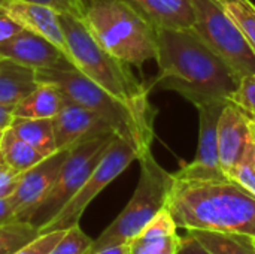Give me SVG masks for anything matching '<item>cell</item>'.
<instances>
[{
  "mask_svg": "<svg viewBox=\"0 0 255 254\" xmlns=\"http://www.w3.org/2000/svg\"><path fill=\"white\" fill-rule=\"evenodd\" d=\"M155 61L158 73L151 88L175 91L196 108L227 102L241 81L194 28H158Z\"/></svg>",
  "mask_w": 255,
  "mask_h": 254,
  "instance_id": "6da1fadb",
  "label": "cell"
},
{
  "mask_svg": "<svg viewBox=\"0 0 255 254\" xmlns=\"http://www.w3.org/2000/svg\"><path fill=\"white\" fill-rule=\"evenodd\" d=\"M166 208L178 229L242 234L255 238V196L230 178H175Z\"/></svg>",
  "mask_w": 255,
  "mask_h": 254,
  "instance_id": "7a4b0ae2",
  "label": "cell"
},
{
  "mask_svg": "<svg viewBox=\"0 0 255 254\" xmlns=\"http://www.w3.org/2000/svg\"><path fill=\"white\" fill-rule=\"evenodd\" d=\"M70 63L97 85L134 109L157 114L149 102L151 85L140 82L130 64L106 51L90 33L85 22L70 13H60Z\"/></svg>",
  "mask_w": 255,
  "mask_h": 254,
  "instance_id": "3957f363",
  "label": "cell"
},
{
  "mask_svg": "<svg viewBox=\"0 0 255 254\" xmlns=\"http://www.w3.org/2000/svg\"><path fill=\"white\" fill-rule=\"evenodd\" d=\"M37 82H49L60 88L64 96L78 102L102 117L114 132L133 141L142 151L151 150L154 139V120L157 114L134 109L126 102L97 85L72 63L58 67L36 70Z\"/></svg>",
  "mask_w": 255,
  "mask_h": 254,
  "instance_id": "277c9868",
  "label": "cell"
},
{
  "mask_svg": "<svg viewBox=\"0 0 255 254\" xmlns=\"http://www.w3.org/2000/svg\"><path fill=\"white\" fill-rule=\"evenodd\" d=\"M94 39L121 61L142 67L157 55V28L120 0H87L82 16Z\"/></svg>",
  "mask_w": 255,
  "mask_h": 254,
  "instance_id": "5b68a950",
  "label": "cell"
},
{
  "mask_svg": "<svg viewBox=\"0 0 255 254\" xmlns=\"http://www.w3.org/2000/svg\"><path fill=\"white\" fill-rule=\"evenodd\" d=\"M140 175L137 186L128 204L120 216L96 238L84 254L130 244L142 229L167 205L170 190L175 184V175L166 171L152 156L151 150L139 157Z\"/></svg>",
  "mask_w": 255,
  "mask_h": 254,
  "instance_id": "8992f818",
  "label": "cell"
},
{
  "mask_svg": "<svg viewBox=\"0 0 255 254\" xmlns=\"http://www.w3.org/2000/svg\"><path fill=\"white\" fill-rule=\"evenodd\" d=\"M115 136V133H108L72 147L60 169L54 187L36 208L28 223L37 229H42L46 223H49L84 186Z\"/></svg>",
  "mask_w": 255,
  "mask_h": 254,
  "instance_id": "52a82bcc",
  "label": "cell"
},
{
  "mask_svg": "<svg viewBox=\"0 0 255 254\" xmlns=\"http://www.w3.org/2000/svg\"><path fill=\"white\" fill-rule=\"evenodd\" d=\"M143 153L145 151H142L137 144L117 135L96 169L84 183V186L49 223L39 229V234L51 231H66L75 225H79V220L88 205L134 160H139Z\"/></svg>",
  "mask_w": 255,
  "mask_h": 254,
  "instance_id": "ba28073f",
  "label": "cell"
},
{
  "mask_svg": "<svg viewBox=\"0 0 255 254\" xmlns=\"http://www.w3.org/2000/svg\"><path fill=\"white\" fill-rule=\"evenodd\" d=\"M194 31L242 78L255 73V54L220 0H191Z\"/></svg>",
  "mask_w": 255,
  "mask_h": 254,
  "instance_id": "9c48e42d",
  "label": "cell"
},
{
  "mask_svg": "<svg viewBox=\"0 0 255 254\" xmlns=\"http://www.w3.org/2000/svg\"><path fill=\"white\" fill-rule=\"evenodd\" d=\"M229 102V100H227ZM227 102L199 106V145L194 159L173 174L179 180H224L229 178L220 163L217 129L221 111Z\"/></svg>",
  "mask_w": 255,
  "mask_h": 254,
  "instance_id": "30bf717a",
  "label": "cell"
},
{
  "mask_svg": "<svg viewBox=\"0 0 255 254\" xmlns=\"http://www.w3.org/2000/svg\"><path fill=\"white\" fill-rule=\"evenodd\" d=\"M67 154L69 150H58L21 174L16 190L9 198L15 208L18 222H30L36 208L54 187Z\"/></svg>",
  "mask_w": 255,
  "mask_h": 254,
  "instance_id": "8fae6325",
  "label": "cell"
},
{
  "mask_svg": "<svg viewBox=\"0 0 255 254\" xmlns=\"http://www.w3.org/2000/svg\"><path fill=\"white\" fill-rule=\"evenodd\" d=\"M52 124L58 150H70L91 138L115 133L102 117L67 96H64L60 111L52 118Z\"/></svg>",
  "mask_w": 255,
  "mask_h": 254,
  "instance_id": "7c38bea8",
  "label": "cell"
},
{
  "mask_svg": "<svg viewBox=\"0 0 255 254\" xmlns=\"http://www.w3.org/2000/svg\"><path fill=\"white\" fill-rule=\"evenodd\" d=\"M0 58L12 60L34 70L52 69L70 63L58 46L25 28L0 43Z\"/></svg>",
  "mask_w": 255,
  "mask_h": 254,
  "instance_id": "4fadbf2b",
  "label": "cell"
},
{
  "mask_svg": "<svg viewBox=\"0 0 255 254\" xmlns=\"http://www.w3.org/2000/svg\"><path fill=\"white\" fill-rule=\"evenodd\" d=\"M250 115L233 102H227L221 111L217 129L220 163L224 174L229 177L239 159L242 157L247 145L250 144Z\"/></svg>",
  "mask_w": 255,
  "mask_h": 254,
  "instance_id": "5bb4252c",
  "label": "cell"
},
{
  "mask_svg": "<svg viewBox=\"0 0 255 254\" xmlns=\"http://www.w3.org/2000/svg\"><path fill=\"white\" fill-rule=\"evenodd\" d=\"M1 12L10 16L22 28L52 42L69 58L60 12L45 4L21 0H1Z\"/></svg>",
  "mask_w": 255,
  "mask_h": 254,
  "instance_id": "9a60e30c",
  "label": "cell"
},
{
  "mask_svg": "<svg viewBox=\"0 0 255 254\" xmlns=\"http://www.w3.org/2000/svg\"><path fill=\"white\" fill-rule=\"evenodd\" d=\"M158 28H193L191 0H120Z\"/></svg>",
  "mask_w": 255,
  "mask_h": 254,
  "instance_id": "2e32d148",
  "label": "cell"
},
{
  "mask_svg": "<svg viewBox=\"0 0 255 254\" xmlns=\"http://www.w3.org/2000/svg\"><path fill=\"white\" fill-rule=\"evenodd\" d=\"M37 85L36 70L7 58H0V105L15 106Z\"/></svg>",
  "mask_w": 255,
  "mask_h": 254,
  "instance_id": "e0dca14e",
  "label": "cell"
},
{
  "mask_svg": "<svg viewBox=\"0 0 255 254\" xmlns=\"http://www.w3.org/2000/svg\"><path fill=\"white\" fill-rule=\"evenodd\" d=\"M64 94L49 82H37L36 88L13 108L15 118H54L60 111Z\"/></svg>",
  "mask_w": 255,
  "mask_h": 254,
  "instance_id": "ac0fdd59",
  "label": "cell"
},
{
  "mask_svg": "<svg viewBox=\"0 0 255 254\" xmlns=\"http://www.w3.org/2000/svg\"><path fill=\"white\" fill-rule=\"evenodd\" d=\"M10 129L45 157L58 151L51 118H13Z\"/></svg>",
  "mask_w": 255,
  "mask_h": 254,
  "instance_id": "d6986e66",
  "label": "cell"
},
{
  "mask_svg": "<svg viewBox=\"0 0 255 254\" xmlns=\"http://www.w3.org/2000/svg\"><path fill=\"white\" fill-rule=\"evenodd\" d=\"M209 253L255 254V238L242 234H227L215 231H187Z\"/></svg>",
  "mask_w": 255,
  "mask_h": 254,
  "instance_id": "ffe728a7",
  "label": "cell"
},
{
  "mask_svg": "<svg viewBox=\"0 0 255 254\" xmlns=\"http://www.w3.org/2000/svg\"><path fill=\"white\" fill-rule=\"evenodd\" d=\"M0 157L16 172L22 174L45 159L36 148L21 139L10 127L6 129L0 139Z\"/></svg>",
  "mask_w": 255,
  "mask_h": 254,
  "instance_id": "44dd1931",
  "label": "cell"
},
{
  "mask_svg": "<svg viewBox=\"0 0 255 254\" xmlns=\"http://www.w3.org/2000/svg\"><path fill=\"white\" fill-rule=\"evenodd\" d=\"M181 237L176 234L155 235L140 232L130 243V254H178Z\"/></svg>",
  "mask_w": 255,
  "mask_h": 254,
  "instance_id": "7402d4cb",
  "label": "cell"
},
{
  "mask_svg": "<svg viewBox=\"0 0 255 254\" xmlns=\"http://www.w3.org/2000/svg\"><path fill=\"white\" fill-rule=\"evenodd\" d=\"M255 54V4L251 0H220Z\"/></svg>",
  "mask_w": 255,
  "mask_h": 254,
  "instance_id": "603a6c76",
  "label": "cell"
},
{
  "mask_svg": "<svg viewBox=\"0 0 255 254\" xmlns=\"http://www.w3.org/2000/svg\"><path fill=\"white\" fill-rule=\"evenodd\" d=\"M39 235V229L31 223L16 222L0 226V254H13L18 249Z\"/></svg>",
  "mask_w": 255,
  "mask_h": 254,
  "instance_id": "cb8c5ba5",
  "label": "cell"
},
{
  "mask_svg": "<svg viewBox=\"0 0 255 254\" xmlns=\"http://www.w3.org/2000/svg\"><path fill=\"white\" fill-rule=\"evenodd\" d=\"M230 180L241 184L255 196V144L250 141L242 157L229 175Z\"/></svg>",
  "mask_w": 255,
  "mask_h": 254,
  "instance_id": "d4e9b609",
  "label": "cell"
},
{
  "mask_svg": "<svg viewBox=\"0 0 255 254\" xmlns=\"http://www.w3.org/2000/svg\"><path fill=\"white\" fill-rule=\"evenodd\" d=\"M91 243L93 240L81 229V226L75 225L66 229L63 238L49 254H84L90 249Z\"/></svg>",
  "mask_w": 255,
  "mask_h": 254,
  "instance_id": "484cf974",
  "label": "cell"
},
{
  "mask_svg": "<svg viewBox=\"0 0 255 254\" xmlns=\"http://www.w3.org/2000/svg\"><path fill=\"white\" fill-rule=\"evenodd\" d=\"M229 100L241 106L250 115L255 117V73H250L241 78L239 85L232 93Z\"/></svg>",
  "mask_w": 255,
  "mask_h": 254,
  "instance_id": "4316f807",
  "label": "cell"
},
{
  "mask_svg": "<svg viewBox=\"0 0 255 254\" xmlns=\"http://www.w3.org/2000/svg\"><path fill=\"white\" fill-rule=\"evenodd\" d=\"M66 231H51L45 234H39L34 240L18 249L13 254H49L52 249L63 238Z\"/></svg>",
  "mask_w": 255,
  "mask_h": 254,
  "instance_id": "83f0119b",
  "label": "cell"
},
{
  "mask_svg": "<svg viewBox=\"0 0 255 254\" xmlns=\"http://www.w3.org/2000/svg\"><path fill=\"white\" fill-rule=\"evenodd\" d=\"M21 1L45 4V6L55 9L60 13H70L81 19L84 16L85 6H87V0H21Z\"/></svg>",
  "mask_w": 255,
  "mask_h": 254,
  "instance_id": "f1b7e54d",
  "label": "cell"
},
{
  "mask_svg": "<svg viewBox=\"0 0 255 254\" xmlns=\"http://www.w3.org/2000/svg\"><path fill=\"white\" fill-rule=\"evenodd\" d=\"M21 174L12 169L1 157H0V198H10L16 190Z\"/></svg>",
  "mask_w": 255,
  "mask_h": 254,
  "instance_id": "f546056e",
  "label": "cell"
},
{
  "mask_svg": "<svg viewBox=\"0 0 255 254\" xmlns=\"http://www.w3.org/2000/svg\"><path fill=\"white\" fill-rule=\"evenodd\" d=\"M21 30H22V27L18 22H15L4 12H0V43L9 40L10 37L18 34Z\"/></svg>",
  "mask_w": 255,
  "mask_h": 254,
  "instance_id": "4dcf8cb0",
  "label": "cell"
},
{
  "mask_svg": "<svg viewBox=\"0 0 255 254\" xmlns=\"http://www.w3.org/2000/svg\"><path fill=\"white\" fill-rule=\"evenodd\" d=\"M178 254H212L209 253L191 234H185L181 237V244H179V252Z\"/></svg>",
  "mask_w": 255,
  "mask_h": 254,
  "instance_id": "1f68e13d",
  "label": "cell"
},
{
  "mask_svg": "<svg viewBox=\"0 0 255 254\" xmlns=\"http://www.w3.org/2000/svg\"><path fill=\"white\" fill-rule=\"evenodd\" d=\"M16 213L9 198H0V226L16 223Z\"/></svg>",
  "mask_w": 255,
  "mask_h": 254,
  "instance_id": "d6a6232c",
  "label": "cell"
},
{
  "mask_svg": "<svg viewBox=\"0 0 255 254\" xmlns=\"http://www.w3.org/2000/svg\"><path fill=\"white\" fill-rule=\"evenodd\" d=\"M13 108L9 105H0V132H4L12 126V121L15 118L13 115Z\"/></svg>",
  "mask_w": 255,
  "mask_h": 254,
  "instance_id": "836d02e7",
  "label": "cell"
},
{
  "mask_svg": "<svg viewBox=\"0 0 255 254\" xmlns=\"http://www.w3.org/2000/svg\"><path fill=\"white\" fill-rule=\"evenodd\" d=\"M93 254H130V244H120V246L108 247Z\"/></svg>",
  "mask_w": 255,
  "mask_h": 254,
  "instance_id": "e575fe53",
  "label": "cell"
},
{
  "mask_svg": "<svg viewBox=\"0 0 255 254\" xmlns=\"http://www.w3.org/2000/svg\"><path fill=\"white\" fill-rule=\"evenodd\" d=\"M248 127H250V139H251V142H254L255 144V117H253V118L250 120Z\"/></svg>",
  "mask_w": 255,
  "mask_h": 254,
  "instance_id": "d590c367",
  "label": "cell"
},
{
  "mask_svg": "<svg viewBox=\"0 0 255 254\" xmlns=\"http://www.w3.org/2000/svg\"><path fill=\"white\" fill-rule=\"evenodd\" d=\"M0 12H1V0H0Z\"/></svg>",
  "mask_w": 255,
  "mask_h": 254,
  "instance_id": "8d00e7d4",
  "label": "cell"
},
{
  "mask_svg": "<svg viewBox=\"0 0 255 254\" xmlns=\"http://www.w3.org/2000/svg\"><path fill=\"white\" fill-rule=\"evenodd\" d=\"M1 135H3V132H0V139H1Z\"/></svg>",
  "mask_w": 255,
  "mask_h": 254,
  "instance_id": "74e56055",
  "label": "cell"
}]
</instances>
